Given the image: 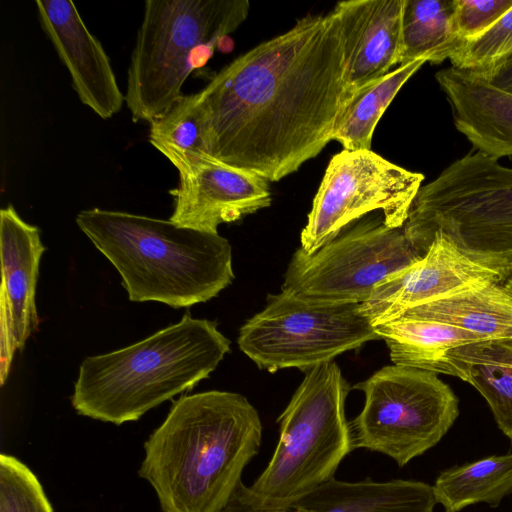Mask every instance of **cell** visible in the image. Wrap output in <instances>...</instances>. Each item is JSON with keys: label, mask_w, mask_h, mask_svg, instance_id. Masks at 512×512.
<instances>
[{"label": "cell", "mask_w": 512, "mask_h": 512, "mask_svg": "<svg viewBox=\"0 0 512 512\" xmlns=\"http://www.w3.org/2000/svg\"><path fill=\"white\" fill-rule=\"evenodd\" d=\"M404 2L348 0L338 2L333 8L342 36L345 82L350 98L400 64Z\"/></svg>", "instance_id": "16"}, {"label": "cell", "mask_w": 512, "mask_h": 512, "mask_svg": "<svg viewBox=\"0 0 512 512\" xmlns=\"http://www.w3.org/2000/svg\"><path fill=\"white\" fill-rule=\"evenodd\" d=\"M403 314L462 328L483 341L512 339V294L499 282L476 283Z\"/></svg>", "instance_id": "19"}, {"label": "cell", "mask_w": 512, "mask_h": 512, "mask_svg": "<svg viewBox=\"0 0 512 512\" xmlns=\"http://www.w3.org/2000/svg\"><path fill=\"white\" fill-rule=\"evenodd\" d=\"M504 287L512 294V276L503 282Z\"/></svg>", "instance_id": "31"}, {"label": "cell", "mask_w": 512, "mask_h": 512, "mask_svg": "<svg viewBox=\"0 0 512 512\" xmlns=\"http://www.w3.org/2000/svg\"><path fill=\"white\" fill-rule=\"evenodd\" d=\"M433 490L445 512L477 503L497 507L512 493V453L492 455L443 471Z\"/></svg>", "instance_id": "22"}, {"label": "cell", "mask_w": 512, "mask_h": 512, "mask_svg": "<svg viewBox=\"0 0 512 512\" xmlns=\"http://www.w3.org/2000/svg\"><path fill=\"white\" fill-rule=\"evenodd\" d=\"M426 61L400 65L360 88L346 103L335 126L333 140L345 150H371L375 127L407 80Z\"/></svg>", "instance_id": "24"}, {"label": "cell", "mask_w": 512, "mask_h": 512, "mask_svg": "<svg viewBox=\"0 0 512 512\" xmlns=\"http://www.w3.org/2000/svg\"><path fill=\"white\" fill-rule=\"evenodd\" d=\"M503 283L497 271L471 259L442 233H435L424 256L378 285L361 312L375 327L410 308L480 283Z\"/></svg>", "instance_id": "14"}, {"label": "cell", "mask_w": 512, "mask_h": 512, "mask_svg": "<svg viewBox=\"0 0 512 512\" xmlns=\"http://www.w3.org/2000/svg\"><path fill=\"white\" fill-rule=\"evenodd\" d=\"M493 86L512 93V55L498 63L483 75H477Z\"/></svg>", "instance_id": "30"}, {"label": "cell", "mask_w": 512, "mask_h": 512, "mask_svg": "<svg viewBox=\"0 0 512 512\" xmlns=\"http://www.w3.org/2000/svg\"><path fill=\"white\" fill-rule=\"evenodd\" d=\"M380 339L360 304H316L283 292L240 328L238 345L259 368L303 372Z\"/></svg>", "instance_id": "10"}, {"label": "cell", "mask_w": 512, "mask_h": 512, "mask_svg": "<svg viewBox=\"0 0 512 512\" xmlns=\"http://www.w3.org/2000/svg\"><path fill=\"white\" fill-rule=\"evenodd\" d=\"M422 257L403 227L391 228L383 217H369L313 254L297 249L281 292L316 304H362L378 285Z\"/></svg>", "instance_id": "9"}, {"label": "cell", "mask_w": 512, "mask_h": 512, "mask_svg": "<svg viewBox=\"0 0 512 512\" xmlns=\"http://www.w3.org/2000/svg\"><path fill=\"white\" fill-rule=\"evenodd\" d=\"M149 127L150 144L162 153L179 171L211 157L207 119L200 91L183 94Z\"/></svg>", "instance_id": "25"}, {"label": "cell", "mask_w": 512, "mask_h": 512, "mask_svg": "<svg viewBox=\"0 0 512 512\" xmlns=\"http://www.w3.org/2000/svg\"><path fill=\"white\" fill-rule=\"evenodd\" d=\"M349 385L334 361L305 373L278 418L279 441L268 465L248 492L254 502L289 510L296 501L334 478L352 450L345 417Z\"/></svg>", "instance_id": "7"}, {"label": "cell", "mask_w": 512, "mask_h": 512, "mask_svg": "<svg viewBox=\"0 0 512 512\" xmlns=\"http://www.w3.org/2000/svg\"><path fill=\"white\" fill-rule=\"evenodd\" d=\"M364 407L350 423L353 449L382 453L400 467L433 448L459 415V400L438 374L390 365L354 386Z\"/></svg>", "instance_id": "8"}, {"label": "cell", "mask_w": 512, "mask_h": 512, "mask_svg": "<svg viewBox=\"0 0 512 512\" xmlns=\"http://www.w3.org/2000/svg\"><path fill=\"white\" fill-rule=\"evenodd\" d=\"M424 175L391 163L372 150H345L335 154L313 199L301 247L313 254L345 227L375 210L384 223L403 227Z\"/></svg>", "instance_id": "11"}, {"label": "cell", "mask_w": 512, "mask_h": 512, "mask_svg": "<svg viewBox=\"0 0 512 512\" xmlns=\"http://www.w3.org/2000/svg\"><path fill=\"white\" fill-rule=\"evenodd\" d=\"M230 341L214 321L182 319L122 349L86 357L71 403L76 412L120 425L191 390L215 370Z\"/></svg>", "instance_id": "4"}, {"label": "cell", "mask_w": 512, "mask_h": 512, "mask_svg": "<svg viewBox=\"0 0 512 512\" xmlns=\"http://www.w3.org/2000/svg\"><path fill=\"white\" fill-rule=\"evenodd\" d=\"M247 0H147L127 70L133 122L151 123L182 95L192 70L247 18Z\"/></svg>", "instance_id": "6"}, {"label": "cell", "mask_w": 512, "mask_h": 512, "mask_svg": "<svg viewBox=\"0 0 512 512\" xmlns=\"http://www.w3.org/2000/svg\"><path fill=\"white\" fill-rule=\"evenodd\" d=\"M45 247L40 229L24 221L12 204L0 210V383L12 360L37 329L35 293Z\"/></svg>", "instance_id": "12"}, {"label": "cell", "mask_w": 512, "mask_h": 512, "mask_svg": "<svg viewBox=\"0 0 512 512\" xmlns=\"http://www.w3.org/2000/svg\"><path fill=\"white\" fill-rule=\"evenodd\" d=\"M389 348L395 365L457 377L449 352L459 346L483 341L462 328L430 319L402 314L375 326Z\"/></svg>", "instance_id": "20"}, {"label": "cell", "mask_w": 512, "mask_h": 512, "mask_svg": "<svg viewBox=\"0 0 512 512\" xmlns=\"http://www.w3.org/2000/svg\"><path fill=\"white\" fill-rule=\"evenodd\" d=\"M35 4L41 27L67 68L72 88L82 104L104 120L120 112L125 97L111 61L74 2L37 0Z\"/></svg>", "instance_id": "15"}, {"label": "cell", "mask_w": 512, "mask_h": 512, "mask_svg": "<svg viewBox=\"0 0 512 512\" xmlns=\"http://www.w3.org/2000/svg\"><path fill=\"white\" fill-rule=\"evenodd\" d=\"M458 378L486 400L498 428L512 441V352L500 341L459 346L449 352Z\"/></svg>", "instance_id": "21"}, {"label": "cell", "mask_w": 512, "mask_h": 512, "mask_svg": "<svg viewBox=\"0 0 512 512\" xmlns=\"http://www.w3.org/2000/svg\"><path fill=\"white\" fill-rule=\"evenodd\" d=\"M433 486L416 480H331L291 505L289 512H434Z\"/></svg>", "instance_id": "18"}, {"label": "cell", "mask_w": 512, "mask_h": 512, "mask_svg": "<svg viewBox=\"0 0 512 512\" xmlns=\"http://www.w3.org/2000/svg\"><path fill=\"white\" fill-rule=\"evenodd\" d=\"M435 78L450 104L455 128L474 149L498 160L512 158V93L452 66Z\"/></svg>", "instance_id": "17"}, {"label": "cell", "mask_w": 512, "mask_h": 512, "mask_svg": "<svg viewBox=\"0 0 512 512\" xmlns=\"http://www.w3.org/2000/svg\"><path fill=\"white\" fill-rule=\"evenodd\" d=\"M512 352V339L500 340Z\"/></svg>", "instance_id": "32"}, {"label": "cell", "mask_w": 512, "mask_h": 512, "mask_svg": "<svg viewBox=\"0 0 512 512\" xmlns=\"http://www.w3.org/2000/svg\"><path fill=\"white\" fill-rule=\"evenodd\" d=\"M261 441L260 416L245 396H182L145 442L138 474L163 512H221Z\"/></svg>", "instance_id": "2"}, {"label": "cell", "mask_w": 512, "mask_h": 512, "mask_svg": "<svg viewBox=\"0 0 512 512\" xmlns=\"http://www.w3.org/2000/svg\"><path fill=\"white\" fill-rule=\"evenodd\" d=\"M0 512H54L36 475L7 454L0 455Z\"/></svg>", "instance_id": "27"}, {"label": "cell", "mask_w": 512, "mask_h": 512, "mask_svg": "<svg viewBox=\"0 0 512 512\" xmlns=\"http://www.w3.org/2000/svg\"><path fill=\"white\" fill-rule=\"evenodd\" d=\"M200 94L210 156L279 181L333 140L350 99L337 18L299 19L222 68Z\"/></svg>", "instance_id": "1"}, {"label": "cell", "mask_w": 512, "mask_h": 512, "mask_svg": "<svg viewBox=\"0 0 512 512\" xmlns=\"http://www.w3.org/2000/svg\"><path fill=\"white\" fill-rule=\"evenodd\" d=\"M453 0H405L400 65L423 59L440 64L461 45L453 23Z\"/></svg>", "instance_id": "23"}, {"label": "cell", "mask_w": 512, "mask_h": 512, "mask_svg": "<svg viewBox=\"0 0 512 512\" xmlns=\"http://www.w3.org/2000/svg\"><path fill=\"white\" fill-rule=\"evenodd\" d=\"M221 512H289V510L270 509L256 504L247 486L241 482Z\"/></svg>", "instance_id": "29"}, {"label": "cell", "mask_w": 512, "mask_h": 512, "mask_svg": "<svg viewBox=\"0 0 512 512\" xmlns=\"http://www.w3.org/2000/svg\"><path fill=\"white\" fill-rule=\"evenodd\" d=\"M512 55V8L477 38L462 42L449 58L451 66L483 75Z\"/></svg>", "instance_id": "26"}, {"label": "cell", "mask_w": 512, "mask_h": 512, "mask_svg": "<svg viewBox=\"0 0 512 512\" xmlns=\"http://www.w3.org/2000/svg\"><path fill=\"white\" fill-rule=\"evenodd\" d=\"M178 173L169 219L178 226L217 234L220 224L235 222L271 204L266 179L213 157L194 162Z\"/></svg>", "instance_id": "13"}, {"label": "cell", "mask_w": 512, "mask_h": 512, "mask_svg": "<svg viewBox=\"0 0 512 512\" xmlns=\"http://www.w3.org/2000/svg\"><path fill=\"white\" fill-rule=\"evenodd\" d=\"M454 30L461 42L473 40L512 8V0H453Z\"/></svg>", "instance_id": "28"}, {"label": "cell", "mask_w": 512, "mask_h": 512, "mask_svg": "<svg viewBox=\"0 0 512 512\" xmlns=\"http://www.w3.org/2000/svg\"><path fill=\"white\" fill-rule=\"evenodd\" d=\"M403 228L422 255L439 232L506 281L512 276V168L470 151L421 186Z\"/></svg>", "instance_id": "5"}, {"label": "cell", "mask_w": 512, "mask_h": 512, "mask_svg": "<svg viewBox=\"0 0 512 512\" xmlns=\"http://www.w3.org/2000/svg\"><path fill=\"white\" fill-rule=\"evenodd\" d=\"M76 223L117 269L130 301L190 307L234 280L231 245L218 233L99 208L80 211Z\"/></svg>", "instance_id": "3"}]
</instances>
